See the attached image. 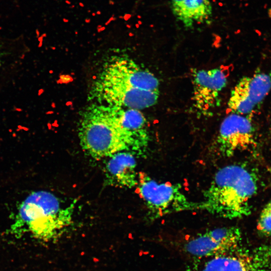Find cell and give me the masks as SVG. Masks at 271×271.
Segmentation results:
<instances>
[{
    "label": "cell",
    "mask_w": 271,
    "mask_h": 271,
    "mask_svg": "<svg viewBox=\"0 0 271 271\" xmlns=\"http://www.w3.org/2000/svg\"><path fill=\"white\" fill-rule=\"evenodd\" d=\"M257 229L261 235L271 237V200L265 205L260 214Z\"/></svg>",
    "instance_id": "14"
},
{
    "label": "cell",
    "mask_w": 271,
    "mask_h": 271,
    "mask_svg": "<svg viewBox=\"0 0 271 271\" xmlns=\"http://www.w3.org/2000/svg\"><path fill=\"white\" fill-rule=\"evenodd\" d=\"M105 28L104 27H102L100 28L97 29L98 30L97 31H98V32H100L104 30H105Z\"/></svg>",
    "instance_id": "17"
},
{
    "label": "cell",
    "mask_w": 271,
    "mask_h": 271,
    "mask_svg": "<svg viewBox=\"0 0 271 271\" xmlns=\"http://www.w3.org/2000/svg\"><path fill=\"white\" fill-rule=\"evenodd\" d=\"M184 271H271V243L242 245L223 253L195 260Z\"/></svg>",
    "instance_id": "6"
},
{
    "label": "cell",
    "mask_w": 271,
    "mask_h": 271,
    "mask_svg": "<svg viewBox=\"0 0 271 271\" xmlns=\"http://www.w3.org/2000/svg\"><path fill=\"white\" fill-rule=\"evenodd\" d=\"M119 18H120V19H123V17L122 16H119Z\"/></svg>",
    "instance_id": "26"
},
{
    "label": "cell",
    "mask_w": 271,
    "mask_h": 271,
    "mask_svg": "<svg viewBox=\"0 0 271 271\" xmlns=\"http://www.w3.org/2000/svg\"><path fill=\"white\" fill-rule=\"evenodd\" d=\"M79 5L81 7H84V5L81 2L79 3Z\"/></svg>",
    "instance_id": "19"
},
{
    "label": "cell",
    "mask_w": 271,
    "mask_h": 271,
    "mask_svg": "<svg viewBox=\"0 0 271 271\" xmlns=\"http://www.w3.org/2000/svg\"><path fill=\"white\" fill-rule=\"evenodd\" d=\"M96 15V13H93L92 14V15L93 16H95Z\"/></svg>",
    "instance_id": "24"
},
{
    "label": "cell",
    "mask_w": 271,
    "mask_h": 271,
    "mask_svg": "<svg viewBox=\"0 0 271 271\" xmlns=\"http://www.w3.org/2000/svg\"><path fill=\"white\" fill-rule=\"evenodd\" d=\"M85 21L87 23H89L90 22V19H86Z\"/></svg>",
    "instance_id": "18"
},
{
    "label": "cell",
    "mask_w": 271,
    "mask_h": 271,
    "mask_svg": "<svg viewBox=\"0 0 271 271\" xmlns=\"http://www.w3.org/2000/svg\"><path fill=\"white\" fill-rule=\"evenodd\" d=\"M269 172H270V174H271V166H270V168H269Z\"/></svg>",
    "instance_id": "27"
},
{
    "label": "cell",
    "mask_w": 271,
    "mask_h": 271,
    "mask_svg": "<svg viewBox=\"0 0 271 271\" xmlns=\"http://www.w3.org/2000/svg\"><path fill=\"white\" fill-rule=\"evenodd\" d=\"M63 21H64L65 23H67V22H68V21H69L68 20V19H66V18H64V19H63Z\"/></svg>",
    "instance_id": "20"
},
{
    "label": "cell",
    "mask_w": 271,
    "mask_h": 271,
    "mask_svg": "<svg viewBox=\"0 0 271 271\" xmlns=\"http://www.w3.org/2000/svg\"><path fill=\"white\" fill-rule=\"evenodd\" d=\"M1 62H2V61H1V54H0V67L1 66Z\"/></svg>",
    "instance_id": "25"
},
{
    "label": "cell",
    "mask_w": 271,
    "mask_h": 271,
    "mask_svg": "<svg viewBox=\"0 0 271 271\" xmlns=\"http://www.w3.org/2000/svg\"><path fill=\"white\" fill-rule=\"evenodd\" d=\"M257 189L255 174L241 165H229L214 175L199 202L200 210L225 219L240 218L251 212L250 201Z\"/></svg>",
    "instance_id": "1"
},
{
    "label": "cell",
    "mask_w": 271,
    "mask_h": 271,
    "mask_svg": "<svg viewBox=\"0 0 271 271\" xmlns=\"http://www.w3.org/2000/svg\"><path fill=\"white\" fill-rule=\"evenodd\" d=\"M242 240L240 229L230 226L209 229L173 243L178 250L195 261L228 251L241 245Z\"/></svg>",
    "instance_id": "7"
},
{
    "label": "cell",
    "mask_w": 271,
    "mask_h": 271,
    "mask_svg": "<svg viewBox=\"0 0 271 271\" xmlns=\"http://www.w3.org/2000/svg\"><path fill=\"white\" fill-rule=\"evenodd\" d=\"M255 143L249 116L232 113L221 122L215 147L221 156L230 157L238 152L249 150Z\"/></svg>",
    "instance_id": "8"
},
{
    "label": "cell",
    "mask_w": 271,
    "mask_h": 271,
    "mask_svg": "<svg viewBox=\"0 0 271 271\" xmlns=\"http://www.w3.org/2000/svg\"><path fill=\"white\" fill-rule=\"evenodd\" d=\"M96 14H97V15H100V14H101V12L99 11H98L96 12Z\"/></svg>",
    "instance_id": "22"
},
{
    "label": "cell",
    "mask_w": 271,
    "mask_h": 271,
    "mask_svg": "<svg viewBox=\"0 0 271 271\" xmlns=\"http://www.w3.org/2000/svg\"><path fill=\"white\" fill-rule=\"evenodd\" d=\"M74 203L66 204L50 192L30 194L19 205L10 233L16 237L28 233L43 241L56 239L72 222Z\"/></svg>",
    "instance_id": "3"
},
{
    "label": "cell",
    "mask_w": 271,
    "mask_h": 271,
    "mask_svg": "<svg viewBox=\"0 0 271 271\" xmlns=\"http://www.w3.org/2000/svg\"><path fill=\"white\" fill-rule=\"evenodd\" d=\"M109 109L127 150L134 155L146 152L150 141L146 118L139 110L113 106Z\"/></svg>",
    "instance_id": "9"
},
{
    "label": "cell",
    "mask_w": 271,
    "mask_h": 271,
    "mask_svg": "<svg viewBox=\"0 0 271 271\" xmlns=\"http://www.w3.org/2000/svg\"><path fill=\"white\" fill-rule=\"evenodd\" d=\"M115 20V18L113 17V16L112 17H111L107 22L106 23H105V25H108L111 21H113Z\"/></svg>",
    "instance_id": "16"
},
{
    "label": "cell",
    "mask_w": 271,
    "mask_h": 271,
    "mask_svg": "<svg viewBox=\"0 0 271 271\" xmlns=\"http://www.w3.org/2000/svg\"><path fill=\"white\" fill-rule=\"evenodd\" d=\"M131 17L130 14H126L123 16V19L125 21L128 20Z\"/></svg>",
    "instance_id": "15"
},
{
    "label": "cell",
    "mask_w": 271,
    "mask_h": 271,
    "mask_svg": "<svg viewBox=\"0 0 271 271\" xmlns=\"http://www.w3.org/2000/svg\"><path fill=\"white\" fill-rule=\"evenodd\" d=\"M193 105L200 114H209L219 103L221 90L227 83L226 75L220 68L193 70Z\"/></svg>",
    "instance_id": "11"
},
{
    "label": "cell",
    "mask_w": 271,
    "mask_h": 271,
    "mask_svg": "<svg viewBox=\"0 0 271 271\" xmlns=\"http://www.w3.org/2000/svg\"><path fill=\"white\" fill-rule=\"evenodd\" d=\"M126 27H127V28H130V27L128 25H126Z\"/></svg>",
    "instance_id": "28"
},
{
    "label": "cell",
    "mask_w": 271,
    "mask_h": 271,
    "mask_svg": "<svg viewBox=\"0 0 271 271\" xmlns=\"http://www.w3.org/2000/svg\"><path fill=\"white\" fill-rule=\"evenodd\" d=\"M174 16L186 28L195 24L209 23L212 7L209 0H170Z\"/></svg>",
    "instance_id": "13"
},
{
    "label": "cell",
    "mask_w": 271,
    "mask_h": 271,
    "mask_svg": "<svg viewBox=\"0 0 271 271\" xmlns=\"http://www.w3.org/2000/svg\"><path fill=\"white\" fill-rule=\"evenodd\" d=\"M136 190L152 220L186 211L200 210V204L190 200L178 183L159 182L143 172L138 173Z\"/></svg>",
    "instance_id": "5"
},
{
    "label": "cell",
    "mask_w": 271,
    "mask_h": 271,
    "mask_svg": "<svg viewBox=\"0 0 271 271\" xmlns=\"http://www.w3.org/2000/svg\"><path fill=\"white\" fill-rule=\"evenodd\" d=\"M270 89L271 72L244 76L231 92L228 108L233 113L249 114L264 99Z\"/></svg>",
    "instance_id": "10"
},
{
    "label": "cell",
    "mask_w": 271,
    "mask_h": 271,
    "mask_svg": "<svg viewBox=\"0 0 271 271\" xmlns=\"http://www.w3.org/2000/svg\"><path fill=\"white\" fill-rule=\"evenodd\" d=\"M78 136L83 151L96 160L128 151L108 109H95L85 114Z\"/></svg>",
    "instance_id": "4"
},
{
    "label": "cell",
    "mask_w": 271,
    "mask_h": 271,
    "mask_svg": "<svg viewBox=\"0 0 271 271\" xmlns=\"http://www.w3.org/2000/svg\"><path fill=\"white\" fill-rule=\"evenodd\" d=\"M100 81L104 98L114 106L142 109L155 105L159 97L158 78L129 59L111 61Z\"/></svg>",
    "instance_id": "2"
},
{
    "label": "cell",
    "mask_w": 271,
    "mask_h": 271,
    "mask_svg": "<svg viewBox=\"0 0 271 271\" xmlns=\"http://www.w3.org/2000/svg\"><path fill=\"white\" fill-rule=\"evenodd\" d=\"M111 5H113L114 4V2L112 1H109V3Z\"/></svg>",
    "instance_id": "23"
},
{
    "label": "cell",
    "mask_w": 271,
    "mask_h": 271,
    "mask_svg": "<svg viewBox=\"0 0 271 271\" xmlns=\"http://www.w3.org/2000/svg\"><path fill=\"white\" fill-rule=\"evenodd\" d=\"M65 3L66 4H69V5L71 4V2L70 1H68V0H66Z\"/></svg>",
    "instance_id": "21"
},
{
    "label": "cell",
    "mask_w": 271,
    "mask_h": 271,
    "mask_svg": "<svg viewBox=\"0 0 271 271\" xmlns=\"http://www.w3.org/2000/svg\"><path fill=\"white\" fill-rule=\"evenodd\" d=\"M107 158L104 167L106 185L126 188L136 187L138 173L134 154L128 151H122Z\"/></svg>",
    "instance_id": "12"
}]
</instances>
